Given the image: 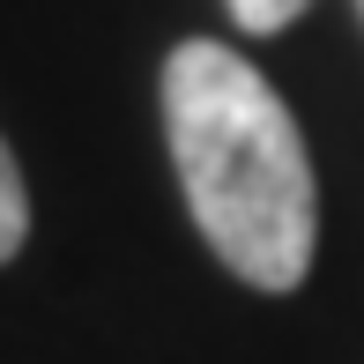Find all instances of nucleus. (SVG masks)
Segmentation results:
<instances>
[{
  "instance_id": "obj_2",
  "label": "nucleus",
  "mask_w": 364,
  "mask_h": 364,
  "mask_svg": "<svg viewBox=\"0 0 364 364\" xmlns=\"http://www.w3.org/2000/svg\"><path fill=\"white\" fill-rule=\"evenodd\" d=\"M30 238V193H23V171H15L8 141H0V260H15Z\"/></svg>"
},
{
  "instance_id": "obj_4",
  "label": "nucleus",
  "mask_w": 364,
  "mask_h": 364,
  "mask_svg": "<svg viewBox=\"0 0 364 364\" xmlns=\"http://www.w3.org/2000/svg\"><path fill=\"white\" fill-rule=\"evenodd\" d=\"M357 15H364V0H357Z\"/></svg>"
},
{
  "instance_id": "obj_1",
  "label": "nucleus",
  "mask_w": 364,
  "mask_h": 364,
  "mask_svg": "<svg viewBox=\"0 0 364 364\" xmlns=\"http://www.w3.org/2000/svg\"><path fill=\"white\" fill-rule=\"evenodd\" d=\"M164 127L201 238L253 290H297L320 238L312 156L275 82L230 45H178L164 60Z\"/></svg>"
},
{
  "instance_id": "obj_3",
  "label": "nucleus",
  "mask_w": 364,
  "mask_h": 364,
  "mask_svg": "<svg viewBox=\"0 0 364 364\" xmlns=\"http://www.w3.org/2000/svg\"><path fill=\"white\" fill-rule=\"evenodd\" d=\"M312 0H230V15H238V30H283L297 23Z\"/></svg>"
}]
</instances>
